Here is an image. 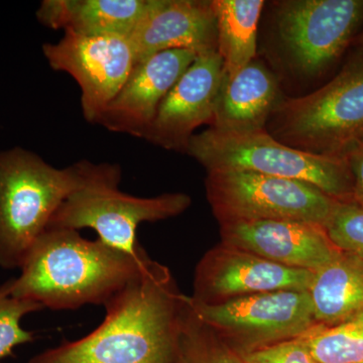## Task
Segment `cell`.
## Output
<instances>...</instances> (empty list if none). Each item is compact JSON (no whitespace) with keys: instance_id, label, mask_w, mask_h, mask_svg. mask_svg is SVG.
Listing matches in <instances>:
<instances>
[{"instance_id":"484cf974","label":"cell","mask_w":363,"mask_h":363,"mask_svg":"<svg viewBox=\"0 0 363 363\" xmlns=\"http://www.w3.org/2000/svg\"><path fill=\"white\" fill-rule=\"evenodd\" d=\"M360 48H362V52H363V33L360 37Z\"/></svg>"},{"instance_id":"603a6c76","label":"cell","mask_w":363,"mask_h":363,"mask_svg":"<svg viewBox=\"0 0 363 363\" xmlns=\"http://www.w3.org/2000/svg\"><path fill=\"white\" fill-rule=\"evenodd\" d=\"M325 229L341 252L363 264L362 208L354 203L339 202Z\"/></svg>"},{"instance_id":"3957f363","label":"cell","mask_w":363,"mask_h":363,"mask_svg":"<svg viewBox=\"0 0 363 363\" xmlns=\"http://www.w3.org/2000/svg\"><path fill=\"white\" fill-rule=\"evenodd\" d=\"M91 162L58 169L23 150L0 155V267L21 269L62 203L85 185Z\"/></svg>"},{"instance_id":"8992f818","label":"cell","mask_w":363,"mask_h":363,"mask_svg":"<svg viewBox=\"0 0 363 363\" xmlns=\"http://www.w3.org/2000/svg\"><path fill=\"white\" fill-rule=\"evenodd\" d=\"M121 181L118 164L91 162L85 185L62 203L48 228H91L98 240L112 247L133 255H145L136 236L138 227L143 222L178 216L192 200L185 193L136 197L119 190Z\"/></svg>"},{"instance_id":"7402d4cb","label":"cell","mask_w":363,"mask_h":363,"mask_svg":"<svg viewBox=\"0 0 363 363\" xmlns=\"http://www.w3.org/2000/svg\"><path fill=\"white\" fill-rule=\"evenodd\" d=\"M44 309L32 301L14 297L11 281L0 286V360L13 353L14 348L33 340V332L21 326V320L30 313Z\"/></svg>"},{"instance_id":"277c9868","label":"cell","mask_w":363,"mask_h":363,"mask_svg":"<svg viewBox=\"0 0 363 363\" xmlns=\"http://www.w3.org/2000/svg\"><path fill=\"white\" fill-rule=\"evenodd\" d=\"M266 130L294 149L347 159L363 145V52L311 94L281 99Z\"/></svg>"},{"instance_id":"ba28073f","label":"cell","mask_w":363,"mask_h":363,"mask_svg":"<svg viewBox=\"0 0 363 363\" xmlns=\"http://www.w3.org/2000/svg\"><path fill=\"white\" fill-rule=\"evenodd\" d=\"M191 311L238 355L300 338L317 326L308 291H277L217 305L193 302Z\"/></svg>"},{"instance_id":"8fae6325","label":"cell","mask_w":363,"mask_h":363,"mask_svg":"<svg viewBox=\"0 0 363 363\" xmlns=\"http://www.w3.org/2000/svg\"><path fill=\"white\" fill-rule=\"evenodd\" d=\"M314 272L292 269L240 248L219 243L196 267L191 300L217 305L277 291H308Z\"/></svg>"},{"instance_id":"6da1fadb","label":"cell","mask_w":363,"mask_h":363,"mask_svg":"<svg viewBox=\"0 0 363 363\" xmlns=\"http://www.w3.org/2000/svg\"><path fill=\"white\" fill-rule=\"evenodd\" d=\"M184 301L168 267L150 259L104 306L95 330L28 363H177Z\"/></svg>"},{"instance_id":"d4e9b609","label":"cell","mask_w":363,"mask_h":363,"mask_svg":"<svg viewBox=\"0 0 363 363\" xmlns=\"http://www.w3.org/2000/svg\"><path fill=\"white\" fill-rule=\"evenodd\" d=\"M353 179V203L363 209V145L347 157Z\"/></svg>"},{"instance_id":"d6986e66","label":"cell","mask_w":363,"mask_h":363,"mask_svg":"<svg viewBox=\"0 0 363 363\" xmlns=\"http://www.w3.org/2000/svg\"><path fill=\"white\" fill-rule=\"evenodd\" d=\"M216 18L217 52L224 77L231 79L257 56V30L264 0H211Z\"/></svg>"},{"instance_id":"cb8c5ba5","label":"cell","mask_w":363,"mask_h":363,"mask_svg":"<svg viewBox=\"0 0 363 363\" xmlns=\"http://www.w3.org/2000/svg\"><path fill=\"white\" fill-rule=\"evenodd\" d=\"M240 357L243 363H318L303 337L267 346Z\"/></svg>"},{"instance_id":"ac0fdd59","label":"cell","mask_w":363,"mask_h":363,"mask_svg":"<svg viewBox=\"0 0 363 363\" xmlns=\"http://www.w3.org/2000/svg\"><path fill=\"white\" fill-rule=\"evenodd\" d=\"M308 292L317 325L342 323L363 311V264L342 252L314 272Z\"/></svg>"},{"instance_id":"30bf717a","label":"cell","mask_w":363,"mask_h":363,"mask_svg":"<svg viewBox=\"0 0 363 363\" xmlns=\"http://www.w3.org/2000/svg\"><path fill=\"white\" fill-rule=\"evenodd\" d=\"M55 71L66 72L81 89L83 114L96 123L123 87L136 64L128 38L86 37L65 32L59 42L43 45Z\"/></svg>"},{"instance_id":"7c38bea8","label":"cell","mask_w":363,"mask_h":363,"mask_svg":"<svg viewBox=\"0 0 363 363\" xmlns=\"http://www.w3.org/2000/svg\"><path fill=\"white\" fill-rule=\"evenodd\" d=\"M223 79L218 52L198 55L164 98L142 138L164 150L187 152L196 130L213 124Z\"/></svg>"},{"instance_id":"5bb4252c","label":"cell","mask_w":363,"mask_h":363,"mask_svg":"<svg viewBox=\"0 0 363 363\" xmlns=\"http://www.w3.org/2000/svg\"><path fill=\"white\" fill-rule=\"evenodd\" d=\"M197 56L188 50H171L138 62L97 123L143 138L164 98Z\"/></svg>"},{"instance_id":"44dd1931","label":"cell","mask_w":363,"mask_h":363,"mask_svg":"<svg viewBox=\"0 0 363 363\" xmlns=\"http://www.w3.org/2000/svg\"><path fill=\"white\" fill-rule=\"evenodd\" d=\"M177 363H243L238 353L194 316L187 296L181 315Z\"/></svg>"},{"instance_id":"e0dca14e","label":"cell","mask_w":363,"mask_h":363,"mask_svg":"<svg viewBox=\"0 0 363 363\" xmlns=\"http://www.w3.org/2000/svg\"><path fill=\"white\" fill-rule=\"evenodd\" d=\"M150 0H45L38 11L43 25L86 37L130 38Z\"/></svg>"},{"instance_id":"5b68a950","label":"cell","mask_w":363,"mask_h":363,"mask_svg":"<svg viewBox=\"0 0 363 363\" xmlns=\"http://www.w3.org/2000/svg\"><path fill=\"white\" fill-rule=\"evenodd\" d=\"M187 154L207 172H252L302 181L339 202L353 203V179L347 159L294 149L272 138L267 130L227 133L210 128L192 136Z\"/></svg>"},{"instance_id":"ffe728a7","label":"cell","mask_w":363,"mask_h":363,"mask_svg":"<svg viewBox=\"0 0 363 363\" xmlns=\"http://www.w3.org/2000/svg\"><path fill=\"white\" fill-rule=\"evenodd\" d=\"M303 338L318 363L363 362V311L333 326L317 325Z\"/></svg>"},{"instance_id":"9a60e30c","label":"cell","mask_w":363,"mask_h":363,"mask_svg":"<svg viewBox=\"0 0 363 363\" xmlns=\"http://www.w3.org/2000/svg\"><path fill=\"white\" fill-rule=\"evenodd\" d=\"M135 61L157 52L188 50L217 51L216 18L211 1L150 0L149 9L130 38Z\"/></svg>"},{"instance_id":"52a82bcc","label":"cell","mask_w":363,"mask_h":363,"mask_svg":"<svg viewBox=\"0 0 363 363\" xmlns=\"http://www.w3.org/2000/svg\"><path fill=\"white\" fill-rule=\"evenodd\" d=\"M205 186L219 225L290 220L325 227L339 203L312 184L252 172H207Z\"/></svg>"},{"instance_id":"2e32d148","label":"cell","mask_w":363,"mask_h":363,"mask_svg":"<svg viewBox=\"0 0 363 363\" xmlns=\"http://www.w3.org/2000/svg\"><path fill=\"white\" fill-rule=\"evenodd\" d=\"M281 99L278 79L264 63L253 60L233 78L224 77L210 128L227 133L266 130Z\"/></svg>"},{"instance_id":"7a4b0ae2","label":"cell","mask_w":363,"mask_h":363,"mask_svg":"<svg viewBox=\"0 0 363 363\" xmlns=\"http://www.w3.org/2000/svg\"><path fill=\"white\" fill-rule=\"evenodd\" d=\"M78 230L48 228L35 243L18 278L9 279L14 297L51 310L105 306L138 276L150 260Z\"/></svg>"},{"instance_id":"9c48e42d","label":"cell","mask_w":363,"mask_h":363,"mask_svg":"<svg viewBox=\"0 0 363 363\" xmlns=\"http://www.w3.org/2000/svg\"><path fill=\"white\" fill-rule=\"evenodd\" d=\"M363 23V0H286L278 33L298 73L318 76L340 58Z\"/></svg>"},{"instance_id":"4fadbf2b","label":"cell","mask_w":363,"mask_h":363,"mask_svg":"<svg viewBox=\"0 0 363 363\" xmlns=\"http://www.w3.org/2000/svg\"><path fill=\"white\" fill-rule=\"evenodd\" d=\"M221 243L292 269L316 272L341 255L319 224L259 220L221 224Z\"/></svg>"},{"instance_id":"4316f807","label":"cell","mask_w":363,"mask_h":363,"mask_svg":"<svg viewBox=\"0 0 363 363\" xmlns=\"http://www.w3.org/2000/svg\"><path fill=\"white\" fill-rule=\"evenodd\" d=\"M359 363H363V362H359Z\"/></svg>"}]
</instances>
